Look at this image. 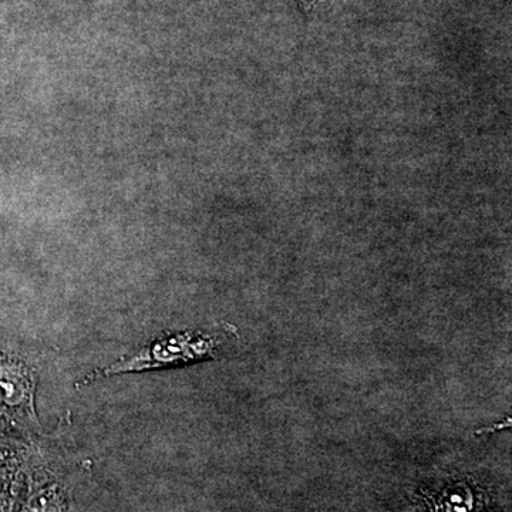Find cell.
I'll use <instances>...</instances> for the list:
<instances>
[{
  "label": "cell",
  "mask_w": 512,
  "mask_h": 512,
  "mask_svg": "<svg viewBox=\"0 0 512 512\" xmlns=\"http://www.w3.org/2000/svg\"><path fill=\"white\" fill-rule=\"evenodd\" d=\"M237 340V330L224 325L210 330H190L175 333L154 340L150 345L137 350L130 356L120 357L106 367L93 370L76 383V389L97 382L104 377L141 373L148 370L167 369V367L188 365L208 359H220L222 353L231 348Z\"/></svg>",
  "instance_id": "6da1fadb"
},
{
  "label": "cell",
  "mask_w": 512,
  "mask_h": 512,
  "mask_svg": "<svg viewBox=\"0 0 512 512\" xmlns=\"http://www.w3.org/2000/svg\"><path fill=\"white\" fill-rule=\"evenodd\" d=\"M64 508L66 495L60 484L32 483L18 512H63Z\"/></svg>",
  "instance_id": "277c9868"
},
{
  "label": "cell",
  "mask_w": 512,
  "mask_h": 512,
  "mask_svg": "<svg viewBox=\"0 0 512 512\" xmlns=\"http://www.w3.org/2000/svg\"><path fill=\"white\" fill-rule=\"evenodd\" d=\"M22 460L16 451L0 447V512H13L18 495Z\"/></svg>",
  "instance_id": "3957f363"
},
{
  "label": "cell",
  "mask_w": 512,
  "mask_h": 512,
  "mask_svg": "<svg viewBox=\"0 0 512 512\" xmlns=\"http://www.w3.org/2000/svg\"><path fill=\"white\" fill-rule=\"evenodd\" d=\"M35 392L33 366L0 340V437L28 439L40 430Z\"/></svg>",
  "instance_id": "7a4b0ae2"
}]
</instances>
